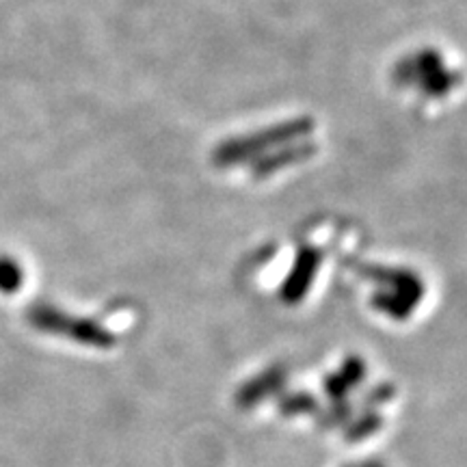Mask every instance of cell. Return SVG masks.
Returning a JSON list of instances; mask_svg holds the SVG:
<instances>
[{
  "label": "cell",
  "instance_id": "obj_1",
  "mask_svg": "<svg viewBox=\"0 0 467 467\" xmlns=\"http://www.w3.org/2000/svg\"><path fill=\"white\" fill-rule=\"evenodd\" d=\"M28 323L35 329L46 331V334L72 337L76 342L93 344L98 348H107L113 342V337L104 329H100L96 323H91V320L67 317L61 309L50 306H35L28 309Z\"/></svg>",
  "mask_w": 467,
  "mask_h": 467
},
{
  "label": "cell",
  "instance_id": "obj_4",
  "mask_svg": "<svg viewBox=\"0 0 467 467\" xmlns=\"http://www.w3.org/2000/svg\"><path fill=\"white\" fill-rule=\"evenodd\" d=\"M368 467H379V465H368Z\"/></svg>",
  "mask_w": 467,
  "mask_h": 467
},
{
  "label": "cell",
  "instance_id": "obj_3",
  "mask_svg": "<svg viewBox=\"0 0 467 467\" xmlns=\"http://www.w3.org/2000/svg\"><path fill=\"white\" fill-rule=\"evenodd\" d=\"M25 284V271L22 265L11 255H0V292L3 295H14L16 290Z\"/></svg>",
  "mask_w": 467,
  "mask_h": 467
},
{
  "label": "cell",
  "instance_id": "obj_2",
  "mask_svg": "<svg viewBox=\"0 0 467 467\" xmlns=\"http://www.w3.org/2000/svg\"><path fill=\"white\" fill-rule=\"evenodd\" d=\"M318 266V254L317 251L306 249L299 255V262H296V268L292 271V275L284 285V299L288 303H296L303 299L306 295L309 282H312L314 273H317Z\"/></svg>",
  "mask_w": 467,
  "mask_h": 467
}]
</instances>
